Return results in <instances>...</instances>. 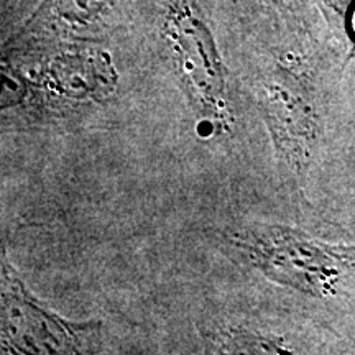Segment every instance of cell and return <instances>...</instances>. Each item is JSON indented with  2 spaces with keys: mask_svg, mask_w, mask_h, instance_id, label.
I'll return each instance as SVG.
<instances>
[{
  "mask_svg": "<svg viewBox=\"0 0 355 355\" xmlns=\"http://www.w3.org/2000/svg\"><path fill=\"white\" fill-rule=\"evenodd\" d=\"M349 25H350V32H352L354 38H355V6L352 7V12H350V19H349Z\"/></svg>",
  "mask_w": 355,
  "mask_h": 355,
  "instance_id": "277c9868",
  "label": "cell"
},
{
  "mask_svg": "<svg viewBox=\"0 0 355 355\" xmlns=\"http://www.w3.org/2000/svg\"><path fill=\"white\" fill-rule=\"evenodd\" d=\"M48 10L69 25H87L99 20L114 0H46Z\"/></svg>",
  "mask_w": 355,
  "mask_h": 355,
  "instance_id": "3957f363",
  "label": "cell"
},
{
  "mask_svg": "<svg viewBox=\"0 0 355 355\" xmlns=\"http://www.w3.org/2000/svg\"><path fill=\"white\" fill-rule=\"evenodd\" d=\"M96 324H76L46 309L2 259V344L15 354H78Z\"/></svg>",
  "mask_w": 355,
  "mask_h": 355,
  "instance_id": "7a4b0ae2",
  "label": "cell"
},
{
  "mask_svg": "<svg viewBox=\"0 0 355 355\" xmlns=\"http://www.w3.org/2000/svg\"><path fill=\"white\" fill-rule=\"evenodd\" d=\"M163 38L178 81L194 112L216 132L232 127L227 81L211 30L193 0H168Z\"/></svg>",
  "mask_w": 355,
  "mask_h": 355,
  "instance_id": "6da1fadb",
  "label": "cell"
}]
</instances>
